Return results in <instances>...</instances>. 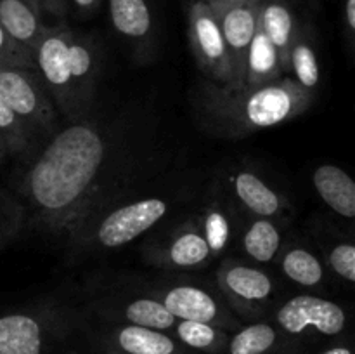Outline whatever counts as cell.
<instances>
[{"label": "cell", "instance_id": "35", "mask_svg": "<svg viewBox=\"0 0 355 354\" xmlns=\"http://www.w3.org/2000/svg\"><path fill=\"white\" fill-rule=\"evenodd\" d=\"M207 3H241V2H262V0H198Z\"/></svg>", "mask_w": 355, "mask_h": 354}, {"label": "cell", "instance_id": "14", "mask_svg": "<svg viewBox=\"0 0 355 354\" xmlns=\"http://www.w3.org/2000/svg\"><path fill=\"white\" fill-rule=\"evenodd\" d=\"M312 183L333 212L347 219L355 217V183L345 170L326 163L315 169Z\"/></svg>", "mask_w": 355, "mask_h": 354}, {"label": "cell", "instance_id": "21", "mask_svg": "<svg viewBox=\"0 0 355 354\" xmlns=\"http://www.w3.org/2000/svg\"><path fill=\"white\" fill-rule=\"evenodd\" d=\"M208 257H210V248L207 239L194 228L180 231L168 246V260L177 267L200 266L207 262Z\"/></svg>", "mask_w": 355, "mask_h": 354}, {"label": "cell", "instance_id": "29", "mask_svg": "<svg viewBox=\"0 0 355 354\" xmlns=\"http://www.w3.org/2000/svg\"><path fill=\"white\" fill-rule=\"evenodd\" d=\"M0 61L10 66H21V68L37 69L35 66V58L28 49L17 44L16 40L9 37L6 30L0 24Z\"/></svg>", "mask_w": 355, "mask_h": 354}, {"label": "cell", "instance_id": "25", "mask_svg": "<svg viewBox=\"0 0 355 354\" xmlns=\"http://www.w3.org/2000/svg\"><path fill=\"white\" fill-rule=\"evenodd\" d=\"M175 333L180 342L198 351L220 349L222 344L225 342V333L217 325L210 323L179 319L175 323Z\"/></svg>", "mask_w": 355, "mask_h": 354}, {"label": "cell", "instance_id": "23", "mask_svg": "<svg viewBox=\"0 0 355 354\" xmlns=\"http://www.w3.org/2000/svg\"><path fill=\"white\" fill-rule=\"evenodd\" d=\"M281 267L291 281L302 287H318L324 278L321 260L305 248H293L286 252Z\"/></svg>", "mask_w": 355, "mask_h": 354}, {"label": "cell", "instance_id": "2", "mask_svg": "<svg viewBox=\"0 0 355 354\" xmlns=\"http://www.w3.org/2000/svg\"><path fill=\"white\" fill-rule=\"evenodd\" d=\"M312 101L314 92L290 76L241 90L207 82L200 92V113L208 127L238 137L284 124L307 111Z\"/></svg>", "mask_w": 355, "mask_h": 354}, {"label": "cell", "instance_id": "10", "mask_svg": "<svg viewBox=\"0 0 355 354\" xmlns=\"http://www.w3.org/2000/svg\"><path fill=\"white\" fill-rule=\"evenodd\" d=\"M222 292L241 304L266 302L274 290V283L263 271L246 264H225L218 274Z\"/></svg>", "mask_w": 355, "mask_h": 354}, {"label": "cell", "instance_id": "34", "mask_svg": "<svg viewBox=\"0 0 355 354\" xmlns=\"http://www.w3.org/2000/svg\"><path fill=\"white\" fill-rule=\"evenodd\" d=\"M343 10H345V23H347V28H349L350 31H355V0H345V7H343Z\"/></svg>", "mask_w": 355, "mask_h": 354}, {"label": "cell", "instance_id": "1", "mask_svg": "<svg viewBox=\"0 0 355 354\" xmlns=\"http://www.w3.org/2000/svg\"><path fill=\"white\" fill-rule=\"evenodd\" d=\"M106 156L92 124H71L51 139L23 177V194L51 228L78 221Z\"/></svg>", "mask_w": 355, "mask_h": 354}, {"label": "cell", "instance_id": "11", "mask_svg": "<svg viewBox=\"0 0 355 354\" xmlns=\"http://www.w3.org/2000/svg\"><path fill=\"white\" fill-rule=\"evenodd\" d=\"M0 24L12 40L31 54L49 28L42 21L40 10L30 0H0Z\"/></svg>", "mask_w": 355, "mask_h": 354}, {"label": "cell", "instance_id": "9", "mask_svg": "<svg viewBox=\"0 0 355 354\" xmlns=\"http://www.w3.org/2000/svg\"><path fill=\"white\" fill-rule=\"evenodd\" d=\"M162 302L175 319L210 323V325H220L225 321L224 309L220 307L217 298L194 285L172 287L163 294Z\"/></svg>", "mask_w": 355, "mask_h": 354}, {"label": "cell", "instance_id": "18", "mask_svg": "<svg viewBox=\"0 0 355 354\" xmlns=\"http://www.w3.org/2000/svg\"><path fill=\"white\" fill-rule=\"evenodd\" d=\"M114 30L127 38H144L151 33V10L146 0H107Z\"/></svg>", "mask_w": 355, "mask_h": 354}, {"label": "cell", "instance_id": "19", "mask_svg": "<svg viewBox=\"0 0 355 354\" xmlns=\"http://www.w3.org/2000/svg\"><path fill=\"white\" fill-rule=\"evenodd\" d=\"M68 59L73 90H75L76 103L80 108V101L87 99L92 90L94 75H96V52H94L92 42L73 33L69 40Z\"/></svg>", "mask_w": 355, "mask_h": 354}, {"label": "cell", "instance_id": "20", "mask_svg": "<svg viewBox=\"0 0 355 354\" xmlns=\"http://www.w3.org/2000/svg\"><path fill=\"white\" fill-rule=\"evenodd\" d=\"M243 246L246 253L257 262H269L276 257L281 246V233L272 221L257 219L246 229Z\"/></svg>", "mask_w": 355, "mask_h": 354}, {"label": "cell", "instance_id": "37", "mask_svg": "<svg viewBox=\"0 0 355 354\" xmlns=\"http://www.w3.org/2000/svg\"><path fill=\"white\" fill-rule=\"evenodd\" d=\"M7 153H9V149H7V144L6 141H3L2 134H0V162H2V158L7 155Z\"/></svg>", "mask_w": 355, "mask_h": 354}, {"label": "cell", "instance_id": "30", "mask_svg": "<svg viewBox=\"0 0 355 354\" xmlns=\"http://www.w3.org/2000/svg\"><path fill=\"white\" fill-rule=\"evenodd\" d=\"M329 266L342 280L355 281V246L352 243H338L329 252Z\"/></svg>", "mask_w": 355, "mask_h": 354}, {"label": "cell", "instance_id": "32", "mask_svg": "<svg viewBox=\"0 0 355 354\" xmlns=\"http://www.w3.org/2000/svg\"><path fill=\"white\" fill-rule=\"evenodd\" d=\"M30 2L33 3L40 12L61 16V14L66 12V7H68L69 0H30Z\"/></svg>", "mask_w": 355, "mask_h": 354}, {"label": "cell", "instance_id": "31", "mask_svg": "<svg viewBox=\"0 0 355 354\" xmlns=\"http://www.w3.org/2000/svg\"><path fill=\"white\" fill-rule=\"evenodd\" d=\"M19 224V208L0 191V246L9 242Z\"/></svg>", "mask_w": 355, "mask_h": 354}, {"label": "cell", "instance_id": "17", "mask_svg": "<svg viewBox=\"0 0 355 354\" xmlns=\"http://www.w3.org/2000/svg\"><path fill=\"white\" fill-rule=\"evenodd\" d=\"M114 344L125 354H175L177 346L172 337L159 330L137 325L121 326L114 333Z\"/></svg>", "mask_w": 355, "mask_h": 354}, {"label": "cell", "instance_id": "22", "mask_svg": "<svg viewBox=\"0 0 355 354\" xmlns=\"http://www.w3.org/2000/svg\"><path fill=\"white\" fill-rule=\"evenodd\" d=\"M125 319L130 325L144 326L151 330H168L173 328L177 319L173 318L172 312L165 307L158 298H135L125 307Z\"/></svg>", "mask_w": 355, "mask_h": 354}, {"label": "cell", "instance_id": "6", "mask_svg": "<svg viewBox=\"0 0 355 354\" xmlns=\"http://www.w3.org/2000/svg\"><path fill=\"white\" fill-rule=\"evenodd\" d=\"M220 26L231 65V87L227 90H241L245 87L246 56L250 44L259 30L260 2L208 3ZM225 89V87H224Z\"/></svg>", "mask_w": 355, "mask_h": 354}, {"label": "cell", "instance_id": "27", "mask_svg": "<svg viewBox=\"0 0 355 354\" xmlns=\"http://www.w3.org/2000/svg\"><path fill=\"white\" fill-rule=\"evenodd\" d=\"M0 134H2L3 141H6L9 153L26 151L31 137H33L26 128V125L7 106L2 96H0Z\"/></svg>", "mask_w": 355, "mask_h": 354}, {"label": "cell", "instance_id": "28", "mask_svg": "<svg viewBox=\"0 0 355 354\" xmlns=\"http://www.w3.org/2000/svg\"><path fill=\"white\" fill-rule=\"evenodd\" d=\"M229 233H231V228H229L227 215L217 207L208 208L205 215L203 236L210 248V255H217L225 248L229 242Z\"/></svg>", "mask_w": 355, "mask_h": 354}, {"label": "cell", "instance_id": "15", "mask_svg": "<svg viewBox=\"0 0 355 354\" xmlns=\"http://www.w3.org/2000/svg\"><path fill=\"white\" fill-rule=\"evenodd\" d=\"M279 78H283L279 56H277L276 47L270 44L269 38L259 28L250 44L248 56H246L245 87L243 89L266 85V83L276 82Z\"/></svg>", "mask_w": 355, "mask_h": 354}, {"label": "cell", "instance_id": "16", "mask_svg": "<svg viewBox=\"0 0 355 354\" xmlns=\"http://www.w3.org/2000/svg\"><path fill=\"white\" fill-rule=\"evenodd\" d=\"M234 193L239 201L259 217H272L283 208L279 194L248 170H243L234 177Z\"/></svg>", "mask_w": 355, "mask_h": 354}, {"label": "cell", "instance_id": "36", "mask_svg": "<svg viewBox=\"0 0 355 354\" xmlns=\"http://www.w3.org/2000/svg\"><path fill=\"white\" fill-rule=\"evenodd\" d=\"M322 354H352V351H350L349 347L338 346V347H331V349L324 351V353H322Z\"/></svg>", "mask_w": 355, "mask_h": 354}, {"label": "cell", "instance_id": "4", "mask_svg": "<svg viewBox=\"0 0 355 354\" xmlns=\"http://www.w3.org/2000/svg\"><path fill=\"white\" fill-rule=\"evenodd\" d=\"M73 31L66 26H51L42 35L40 42L33 51L35 66L38 76L51 94L54 103L68 117L82 113L76 103L73 90L71 75H69V40Z\"/></svg>", "mask_w": 355, "mask_h": 354}, {"label": "cell", "instance_id": "12", "mask_svg": "<svg viewBox=\"0 0 355 354\" xmlns=\"http://www.w3.org/2000/svg\"><path fill=\"white\" fill-rule=\"evenodd\" d=\"M44 326L28 312L0 316V354H42Z\"/></svg>", "mask_w": 355, "mask_h": 354}, {"label": "cell", "instance_id": "13", "mask_svg": "<svg viewBox=\"0 0 355 354\" xmlns=\"http://www.w3.org/2000/svg\"><path fill=\"white\" fill-rule=\"evenodd\" d=\"M259 28L276 47L283 71L290 68V51L297 37L290 7L281 0H262L259 7Z\"/></svg>", "mask_w": 355, "mask_h": 354}, {"label": "cell", "instance_id": "8", "mask_svg": "<svg viewBox=\"0 0 355 354\" xmlns=\"http://www.w3.org/2000/svg\"><path fill=\"white\" fill-rule=\"evenodd\" d=\"M165 200L144 198L116 208L101 221L97 228V239L107 248L123 246L151 229L166 214Z\"/></svg>", "mask_w": 355, "mask_h": 354}, {"label": "cell", "instance_id": "38", "mask_svg": "<svg viewBox=\"0 0 355 354\" xmlns=\"http://www.w3.org/2000/svg\"><path fill=\"white\" fill-rule=\"evenodd\" d=\"M3 65H6V62H3V61H0V66H3ZM10 66V65H9Z\"/></svg>", "mask_w": 355, "mask_h": 354}, {"label": "cell", "instance_id": "7", "mask_svg": "<svg viewBox=\"0 0 355 354\" xmlns=\"http://www.w3.org/2000/svg\"><path fill=\"white\" fill-rule=\"evenodd\" d=\"M281 328L291 335L314 328L322 335H338L345 330L347 314L342 305L315 295H297L279 307L276 314Z\"/></svg>", "mask_w": 355, "mask_h": 354}, {"label": "cell", "instance_id": "33", "mask_svg": "<svg viewBox=\"0 0 355 354\" xmlns=\"http://www.w3.org/2000/svg\"><path fill=\"white\" fill-rule=\"evenodd\" d=\"M69 2L80 12H94L99 7L101 0H69Z\"/></svg>", "mask_w": 355, "mask_h": 354}, {"label": "cell", "instance_id": "26", "mask_svg": "<svg viewBox=\"0 0 355 354\" xmlns=\"http://www.w3.org/2000/svg\"><path fill=\"white\" fill-rule=\"evenodd\" d=\"M290 68L293 69L295 80L304 89L314 92L319 85V62L315 52L305 40L295 37L290 51Z\"/></svg>", "mask_w": 355, "mask_h": 354}, {"label": "cell", "instance_id": "5", "mask_svg": "<svg viewBox=\"0 0 355 354\" xmlns=\"http://www.w3.org/2000/svg\"><path fill=\"white\" fill-rule=\"evenodd\" d=\"M189 44L198 66L208 82L229 89L231 87V65L227 47L214 10L207 2L193 0L189 7Z\"/></svg>", "mask_w": 355, "mask_h": 354}, {"label": "cell", "instance_id": "24", "mask_svg": "<svg viewBox=\"0 0 355 354\" xmlns=\"http://www.w3.org/2000/svg\"><path fill=\"white\" fill-rule=\"evenodd\" d=\"M277 340V332L269 323H253L239 330L229 342V354H267Z\"/></svg>", "mask_w": 355, "mask_h": 354}, {"label": "cell", "instance_id": "3", "mask_svg": "<svg viewBox=\"0 0 355 354\" xmlns=\"http://www.w3.org/2000/svg\"><path fill=\"white\" fill-rule=\"evenodd\" d=\"M0 96L33 137L51 134L58 125L54 104L35 69L0 66Z\"/></svg>", "mask_w": 355, "mask_h": 354}]
</instances>
